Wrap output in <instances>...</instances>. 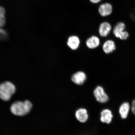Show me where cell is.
Segmentation results:
<instances>
[{"label": "cell", "instance_id": "6da1fadb", "mask_svg": "<svg viewBox=\"0 0 135 135\" xmlns=\"http://www.w3.org/2000/svg\"><path fill=\"white\" fill-rule=\"evenodd\" d=\"M32 108V103L29 100H26L13 103L11 105L10 109L11 113L15 115L22 116L29 113Z\"/></svg>", "mask_w": 135, "mask_h": 135}, {"label": "cell", "instance_id": "7a4b0ae2", "mask_svg": "<svg viewBox=\"0 0 135 135\" xmlns=\"http://www.w3.org/2000/svg\"><path fill=\"white\" fill-rule=\"evenodd\" d=\"M16 91V87L10 82H5L0 84V98L3 100H10Z\"/></svg>", "mask_w": 135, "mask_h": 135}, {"label": "cell", "instance_id": "3957f363", "mask_svg": "<svg viewBox=\"0 0 135 135\" xmlns=\"http://www.w3.org/2000/svg\"><path fill=\"white\" fill-rule=\"evenodd\" d=\"M125 28V25L123 22H119L116 25L114 29V33L117 38L121 40L127 39L129 36V34L127 32L124 30Z\"/></svg>", "mask_w": 135, "mask_h": 135}, {"label": "cell", "instance_id": "277c9868", "mask_svg": "<svg viewBox=\"0 0 135 135\" xmlns=\"http://www.w3.org/2000/svg\"><path fill=\"white\" fill-rule=\"evenodd\" d=\"M94 94L97 100L101 103L107 102L109 100V97L104 92L102 87L99 86L94 90Z\"/></svg>", "mask_w": 135, "mask_h": 135}, {"label": "cell", "instance_id": "5b68a950", "mask_svg": "<svg viewBox=\"0 0 135 135\" xmlns=\"http://www.w3.org/2000/svg\"><path fill=\"white\" fill-rule=\"evenodd\" d=\"M86 74L83 72L79 71L74 74L72 76L71 80L77 85H81L83 84L86 79Z\"/></svg>", "mask_w": 135, "mask_h": 135}, {"label": "cell", "instance_id": "8992f818", "mask_svg": "<svg viewBox=\"0 0 135 135\" xmlns=\"http://www.w3.org/2000/svg\"><path fill=\"white\" fill-rule=\"evenodd\" d=\"M80 40L78 37L72 35L69 37L68 40V46L73 50H76L79 48L80 44Z\"/></svg>", "mask_w": 135, "mask_h": 135}, {"label": "cell", "instance_id": "52a82bcc", "mask_svg": "<svg viewBox=\"0 0 135 135\" xmlns=\"http://www.w3.org/2000/svg\"><path fill=\"white\" fill-rule=\"evenodd\" d=\"M111 30V25L107 22L101 23L99 29V33L100 36L105 37L108 35Z\"/></svg>", "mask_w": 135, "mask_h": 135}, {"label": "cell", "instance_id": "ba28073f", "mask_svg": "<svg viewBox=\"0 0 135 135\" xmlns=\"http://www.w3.org/2000/svg\"><path fill=\"white\" fill-rule=\"evenodd\" d=\"M112 6L108 3L101 4L99 9V13L102 16H109L112 13Z\"/></svg>", "mask_w": 135, "mask_h": 135}, {"label": "cell", "instance_id": "9c48e42d", "mask_svg": "<svg viewBox=\"0 0 135 135\" xmlns=\"http://www.w3.org/2000/svg\"><path fill=\"white\" fill-rule=\"evenodd\" d=\"M100 120L103 123L109 124L112 121L113 115L110 110L108 109L103 110L101 113Z\"/></svg>", "mask_w": 135, "mask_h": 135}, {"label": "cell", "instance_id": "30bf717a", "mask_svg": "<svg viewBox=\"0 0 135 135\" xmlns=\"http://www.w3.org/2000/svg\"><path fill=\"white\" fill-rule=\"evenodd\" d=\"M75 116L78 120L81 122H85L88 118L86 110L85 109H80L76 111Z\"/></svg>", "mask_w": 135, "mask_h": 135}, {"label": "cell", "instance_id": "8fae6325", "mask_svg": "<svg viewBox=\"0 0 135 135\" xmlns=\"http://www.w3.org/2000/svg\"><path fill=\"white\" fill-rule=\"evenodd\" d=\"M86 44L88 48L95 49L99 46L100 40L97 36H93L88 39L86 41Z\"/></svg>", "mask_w": 135, "mask_h": 135}, {"label": "cell", "instance_id": "7c38bea8", "mask_svg": "<svg viewBox=\"0 0 135 135\" xmlns=\"http://www.w3.org/2000/svg\"><path fill=\"white\" fill-rule=\"evenodd\" d=\"M115 45L114 42L111 40L106 41L103 46V50L105 53L109 54L115 49Z\"/></svg>", "mask_w": 135, "mask_h": 135}, {"label": "cell", "instance_id": "4fadbf2b", "mask_svg": "<svg viewBox=\"0 0 135 135\" xmlns=\"http://www.w3.org/2000/svg\"><path fill=\"white\" fill-rule=\"evenodd\" d=\"M130 108L129 104L127 102L123 103L121 105L119 108V113L123 119H125L127 118Z\"/></svg>", "mask_w": 135, "mask_h": 135}, {"label": "cell", "instance_id": "5bb4252c", "mask_svg": "<svg viewBox=\"0 0 135 135\" xmlns=\"http://www.w3.org/2000/svg\"><path fill=\"white\" fill-rule=\"evenodd\" d=\"M6 32L4 30L0 28V38H3L6 37Z\"/></svg>", "mask_w": 135, "mask_h": 135}, {"label": "cell", "instance_id": "9a60e30c", "mask_svg": "<svg viewBox=\"0 0 135 135\" xmlns=\"http://www.w3.org/2000/svg\"><path fill=\"white\" fill-rule=\"evenodd\" d=\"M6 23L5 16L0 17V28L4 26Z\"/></svg>", "mask_w": 135, "mask_h": 135}, {"label": "cell", "instance_id": "2e32d148", "mask_svg": "<svg viewBox=\"0 0 135 135\" xmlns=\"http://www.w3.org/2000/svg\"><path fill=\"white\" fill-rule=\"evenodd\" d=\"M5 11L4 8L2 7H0V17L5 16Z\"/></svg>", "mask_w": 135, "mask_h": 135}, {"label": "cell", "instance_id": "e0dca14e", "mask_svg": "<svg viewBox=\"0 0 135 135\" xmlns=\"http://www.w3.org/2000/svg\"><path fill=\"white\" fill-rule=\"evenodd\" d=\"M131 110L133 113L135 115V100L133 101L131 107Z\"/></svg>", "mask_w": 135, "mask_h": 135}, {"label": "cell", "instance_id": "ac0fdd59", "mask_svg": "<svg viewBox=\"0 0 135 135\" xmlns=\"http://www.w3.org/2000/svg\"><path fill=\"white\" fill-rule=\"evenodd\" d=\"M90 1L92 3H97L99 2L101 0H90Z\"/></svg>", "mask_w": 135, "mask_h": 135}]
</instances>
